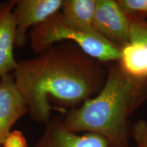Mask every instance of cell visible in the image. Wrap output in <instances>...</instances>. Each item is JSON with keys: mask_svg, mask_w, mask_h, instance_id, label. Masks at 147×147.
<instances>
[{"mask_svg": "<svg viewBox=\"0 0 147 147\" xmlns=\"http://www.w3.org/2000/svg\"><path fill=\"white\" fill-rule=\"evenodd\" d=\"M16 85L29 106L33 121L47 124L51 110H69L93 98L104 87L107 68L76 44L63 41L34 57L17 61Z\"/></svg>", "mask_w": 147, "mask_h": 147, "instance_id": "obj_1", "label": "cell"}, {"mask_svg": "<svg viewBox=\"0 0 147 147\" xmlns=\"http://www.w3.org/2000/svg\"><path fill=\"white\" fill-rule=\"evenodd\" d=\"M147 100V79L127 74L118 61L111 62L102 90L61 118L69 131L102 136L115 147H128L129 119Z\"/></svg>", "mask_w": 147, "mask_h": 147, "instance_id": "obj_2", "label": "cell"}, {"mask_svg": "<svg viewBox=\"0 0 147 147\" xmlns=\"http://www.w3.org/2000/svg\"><path fill=\"white\" fill-rule=\"evenodd\" d=\"M57 14L29 32L28 38L31 49L35 55L58 42L71 41L84 53L101 63L119 61L121 48L110 43L95 31L66 26L59 21Z\"/></svg>", "mask_w": 147, "mask_h": 147, "instance_id": "obj_3", "label": "cell"}, {"mask_svg": "<svg viewBox=\"0 0 147 147\" xmlns=\"http://www.w3.org/2000/svg\"><path fill=\"white\" fill-rule=\"evenodd\" d=\"M131 20L117 1L96 0L93 26L103 38L119 48L129 42Z\"/></svg>", "mask_w": 147, "mask_h": 147, "instance_id": "obj_4", "label": "cell"}, {"mask_svg": "<svg viewBox=\"0 0 147 147\" xmlns=\"http://www.w3.org/2000/svg\"><path fill=\"white\" fill-rule=\"evenodd\" d=\"M63 0H16L13 15L16 24L14 46L25 47L29 29L45 23L61 9Z\"/></svg>", "mask_w": 147, "mask_h": 147, "instance_id": "obj_5", "label": "cell"}, {"mask_svg": "<svg viewBox=\"0 0 147 147\" xmlns=\"http://www.w3.org/2000/svg\"><path fill=\"white\" fill-rule=\"evenodd\" d=\"M35 147H115L102 136L93 133L78 134L67 129L61 118L55 117L45 129Z\"/></svg>", "mask_w": 147, "mask_h": 147, "instance_id": "obj_6", "label": "cell"}, {"mask_svg": "<svg viewBox=\"0 0 147 147\" xmlns=\"http://www.w3.org/2000/svg\"><path fill=\"white\" fill-rule=\"evenodd\" d=\"M29 106L16 85L13 73L0 79V147L14 123L28 114Z\"/></svg>", "mask_w": 147, "mask_h": 147, "instance_id": "obj_7", "label": "cell"}, {"mask_svg": "<svg viewBox=\"0 0 147 147\" xmlns=\"http://www.w3.org/2000/svg\"><path fill=\"white\" fill-rule=\"evenodd\" d=\"M16 0L0 1V79L13 73L17 61L14 56L16 24L13 10Z\"/></svg>", "mask_w": 147, "mask_h": 147, "instance_id": "obj_8", "label": "cell"}, {"mask_svg": "<svg viewBox=\"0 0 147 147\" xmlns=\"http://www.w3.org/2000/svg\"><path fill=\"white\" fill-rule=\"evenodd\" d=\"M95 5L96 0H63L61 9L57 15L66 26L95 31L93 26Z\"/></svg>", "mask_w": 147, "mask_h": 147, "instance_id": "obj_9", "label": "cell"}, {"mask_svg": "<svg viewBox=\"0 0 147 147\" xmlns=\"http://www.w3.org/2000/svg\"><path fill=\"white\" fill-rule=\"evenodd\" d=\"M118 62L129 76L147 79V47L142 42L130 41L121 48Z\"/></svg>", "mask_w": 147, "mask_h": 147, "instance_id": "obj_10", "label": "cell"}, {"mask_svg": "<svg viewBox=\"0 0 147 147\" xmlns=\"http://www.w3.org/2000/svg\"><path fill=\"white\" fill-rule=\"evenodd\" d=\"M117 2L131 21L147 20V0H118Z\"/></svg>", "mask_w": 147, "mask_h": 147, "instance_id": "obj_11", "label": "cell"}, {"mask_svg": "<svg viewBox=\"0 0 147 147\" xmlns=\"http://www.w3.org/2000/svg\"><path fill=\"white\" fill-rule=\"evenodd\" d=\"M131 136L138 147H147V121L140 120L131 127Z\"/></svg>", "mask_w": 147, "mask_h": 147, "instance_id": "obj_12", "label": "cell"}, {"mask_svg": "<svg viewBox=\"0 0 147 147\" xmlns=\"http://www.w3.org/2000/svg\"><path fill=\"white\" fill-rule=\"evenodd\" d=\"M130 41L142 42L147 47V20L131 21L130 29Z\"/></svg>", "mask_w": 147, "mask_h": 147, "instance_id": "obj_13", "label": "cell"}, {"mask_svg": "<svg viewBox=\"0 0 147 147\" xmlns=\"http://www.w3.org/2000/svg\"><path fill=\"white\" fill-rule=\"evenodd\" d=\"M27 142L21 131L14 130L7 136L1 147H27Z\"/></svg>", "mask_w": 147, "mask_h": 147, "instance_id": "obj_14", "label": "cell"}]
</instances>
